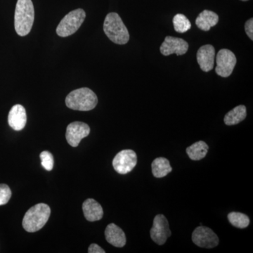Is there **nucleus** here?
Segmentation results:
<instances>
[{"instance_id":"nucleus-1","label":"nucleus","mask_w":253,"mask_h":253,"mask_svg":"<svg viewBox=\"0 0 253 253\" xmlns=\"http://www.w3.org/2000/svg\"><path fill=\"white\" fill-rule=\"evenodd\" d=\"M35 10L32 0H18L15 10L14 26L20 36L29 34L34 23Z\"/></svg>"},{"instance_id":"nucleus-2","label":"nucleus","mask_w":253,"mask_h":253,"mask_svg":"<svg viewBox=\"0 0 253 253\" xmlns=\"http://www.w3.org/2000/svg\"><path fill=\"white\" fill-rule=\"evenodd\" d=\"M97 103V96L87 87L73 90L66 98L67 107L75 111H91L96 107Z\"/></svg>"},{"instance_id":"nucleus-3","label":"nucleus","mask_w":253,"mask_h":253,"mask_svg":"<svg viewBox=\"0 0 253 253\" xmlns=\"http://www.w3.org/2000/svg\"><path fill=\"white\" fill-rule=\"evenodd\" d=\"M51 209L48 205L38 204L33 206L25 214L23 226L28 232L33 233L41 230L49 220Z\"/></svg>"},{"instance_id":"nucleus-4","label":"nucleus","mask_w":253,"mask_h":253,"mask_svg":"<svg viewBox=\"0 0 253 253\" xmlns=\"http://www.w3.org/2000/svg\"><path fill=\"white\" fill-rule=\"evenodd\" d=\"M104 31L110 41L116 44H126L129 41V32L117 13H109L106 16Z\"/></svg>"},{"instance_id":"nucleus-5","label":"nucleus","mask_w":253,"mask_h":253,"mask_svg":"<svg viewBox=\"0 0 253 253\" xmlns=\"http://www.w3.org/2000/svg\"><path fill=\"white\" fill-rule=\"evenodd\" d=\"M85 11L82 9L73 10L61 20L56 28L58 36L66 38L74 34L85 19Z\"/></svg>"},{"instance_id":"nucleus-6","label":"nucleus","mask_w":253,"mask_h":253,"mask_svg":"<svg viewBox=\"0 0 253 253\" xmlns=\"http://www.w3.org/2000/svg\"><path fill=\"white\" fill-rule=\"evenodd\" d=\"M137 163V156L134 151L123 150L113 158V166L116 172L121 174L130 172Z\"/></svg>"},{"instance_id":"nucleus-7","label":"nucleus","mask_w":253,"mask_h":253,"mask_svg":"<svg viewBox=\"0 0 253 253\" xmlns=\"http://www.w3.org/2000/svg\"><path fill=\"white\" fill-rule=\"evenodd\" d=\"M237 62L235 54L227 49L219 50L216 58L215 72L222 78L230 76Z\"/></svg>"},{"instance_id":"nucleus-8","label":"nucleus","mask_w":253,"mask_h":253,"mask_svg":"<svg viewBox=\"0 0 253 253\" xmlns=\"http://www.w3.org/2000/svg\"><path fill=\"white\" fill-rule=\"evenodd\" d=\"M172 232L169 229V223L167 218L163 214H158L155 217L154 224L150 231L151 239L156 244L162 246L166 244L168 238L171 236Z\"/></svg>"},{"instance_id":"nucleus-9","label":"nucleus","mask_w":253,"mask_h":253,"mask_svg":"<svg viewBox=\"0 0 253 253\" xmlns=\"http://www.w3.org/2000/svg\"><path fill=\"white\" fill-rule=\"evenodd\" d=\"M192 241L199 247L212 249L219 244V238L217 234L206 226H199L192 234Z\"/></svg>"},{"instance_id":"nucleus-10","label":"nucleus","mask_w":253,"mask_h":253,"mask_svg":"<svg viewBox=\"0 0 253 253\" xmlns=\"http://www.w3.org/2000/svg\"><path fill=\"white\" fill-rule=\"evenodd\" d=\"M90 133V127L86 123L73 122L68 125L66 129V137L68 144L73 147H77L82 139Z\"/></svg>"},{"instance_id":"nucleus-11","label":"nucleus","mask_w":253,"mask_h":253,"mask_svg":"<svg viewBox=\"0 0 253 253\" xmlns=\"http://www.w3.org/2000/svg\"><path fill=\"white\" fill-rule=\"evenodd\" d=\"M189 49L187 42L181 38L167 36L160 47L161 54L164 56L175 54L177 56L185 54Z\"/></svg>"},{"instance_id":"nucleus-12","label":"nucleus","mask_w":253,"mask_h":253,"mask_svg":"<svg viewBox=\"0 0 253 253\" xmlns=\"http://www.w3.org/2000/svg\"><path fill=\"white\" fill-rule=\"evenodd\" d=\"M215 49L211 44L200 47L197 52V61L200 68L204 72H209L214 68Z\"/></svg>"},{"instance_id":"nucleus-13","label":"nucleus","mask_w":253,"mask_h":253,"mask_svg":"<svg viewBox=\"0 0 253 253\" xmlns=\"http://www.w3.org/2000/svg\"><path fill=\"white\" fill-rule=\"evenodd\" d=\"M27 122L26 111L22 105H14L9 113L8 123L9 126L15 131L22 130Z\"/></svg>"},{"instance_id":"nucleus-14","label":"nucleus","mask_w":253,"mask_h":253,"mask_svg":"<svg viewBox=\"0 0 253 253\" xmlns=\"http://www.w3.org/2000/svg\"><path fill=\"white\" fill-rule=\"evenodd\" d=\"M106 241L117 248H122L126 244V236L124 231L116 224L111 223L105 230Z\"/></svg>"},{"instance_id":"nucleus-15","label":"nucleus","mask_w":253,"mask_h":253,"mask_svg":"<svg viewBox=\"0 0 253 253\" xmlns=\"http://www.w3.org/2000/svg\"><path fill=\"white\" fill-rule=\"evenodd\" d=\"M84 217L89 221H99L104 216V211L101 205L92 199H86L83 204Z\"/></svg>"},{"instance_id":"nucleus-16","label":"nucleus","mask_w":253,"mask_h":253,"mask_svg":"<svg viewBox=\"0 0 253 253\" xmlns=\"http://www.w3.org/2000/svg\"><path fill=\"white\" fill-rule=\"evenodd\" d=\"M219 21V16L216 13L209 10H204L200 13L196 20V25L200 30L208 31L214 27Z\"/></svg>"},{"instance_id":"nucleus-17","label":"nucleus","mask_w":253,"mask_h":253,"mask_svg":"<svg viewBox=\"0 0 253 253\" xmlns=\"http://www.w3.org/2000/svg\"><path fill=\"white\" fill-rule=\"evenodd\" d=\"M247 116L246 107L244 105H239L226 113L224 122L226 126H235L244 121Z\"/></svg>"},{"instance_id":"nucleus-18","label":"nucleus","mask_w":253,"mask_h":253,"mask_svg":"<svg viewBox=\"0 0 253 253\" xmlns=\"http://www.w3.org/2000/svg\"><path fill=\"white\" fill-rule=\"evenodd\" d=\"M152 173L155 177L163 178L172 172V168L167 158H158L153 161Z\"/></svg>"},{"instance_id":"nucleus-19","label":"nucleus","mask_w":253,"mask_h":253,"mask_svg":"<svg viewBox=\"0 0 253 253\" xmlns=\"http://www.w3.org/2000/svg\"><path fill=\"white\" fill-rule=\"evenodd\" d=\"M208 149H209V146L206 142L199 141L189 146L186 149V153L193 161H200L206 157Z\"/></svg>"},{"instance_id":"nucleus-20","label":"nucleus","mask_w":253,"mask_h":253,"mask_svg":"<svg viewBox=\"0 0 253 253\" xmlns=\"http://www.w3.org/2000/svg\"><path fill=\"white\" fill-rule=\"evenodd\" d=\"M229 222L233 226L239 229H245L248 227L250 224V219L246 214L241 212H232L227 216Z\"/></svg>"},{"instance_id":"nucleus-21","label":"nucleus","mask_w":253,"mask_h":253,"mask_svg":"<svg viewBox=\"0 0 253 253\" xmlns=\"http://www.w3.org/2000/svg\"><path fill=\"white\" fill-rule=\"evenodd\" d=\"M173 26L176 32L179 33H186L191 28V22L185 15L177 14L173 18Z\"/></svg>"},{"instance_id":"nucleus-22","label":"nucleus","mask_w":253,"mask_h":253,"mask_svg":"<svg viewBox=\"0 0 253 253\" xmlns=\"http://www.w3.org/2000/svg\"><path fill=\"white\" fill-rule=\"evenodd\" d=\"M41 164L42 167L47 171L52 170L54 168V157L49 151H43L40 155Z\"/></svg>"},{"instance_id":"nucleus-23","label":"nucleus","mask_w":253,"mask_h":253,"mask_svg":"<svg viewBox=\"0 0 253 253\" xmlns=\"http://www.w3.org/2000/svg\"><path fill=\"white\" fill-rule=\"evenodd\" d=\"M11 197V191L6 184H0V206H4L9 202Z\"/></svg>"},{"instance_id":"nucleus-24","label":"nucleus","mask_w":253,"mask_h":253,"mask_svg":"<svg viewBox=\"0 0 253 253\" xmlns=\"http://www.w3.org/2000/svg\"><path fill=\"white\" fill-rule=\"evenodd\" d=\"M245 31L251 41H253V19L251 18L245 24Z\"/></svg>"},{"instance_id":"nucleus-25","label":"nucleus","mask_w":253,"mask_h":253,"mask_svg":"<svg viewBox=\"0 0 253 253\" xmlns=\"http://www.w3.org/2000/svg\"><path fill=\"white\" fill-rule=\"evenodd\" d=\"M88 253H105L106 251L104 249H101L97 244H91L89 246V249H88Z\"/></svg>"},{"instance_id":"nucleus-26","label":"nucleus","mask_w":253,"mask_h":253,"mask_svg":"<svg viewBox=\"0 0 253 253\" xmlns=\"http://www.w3.org/2000/svg\"><path fill=\"white\" fill-rule=\"evenodd\" d=\"M241 1H249V0H241Z\"/></svg>"}]
</instances>
